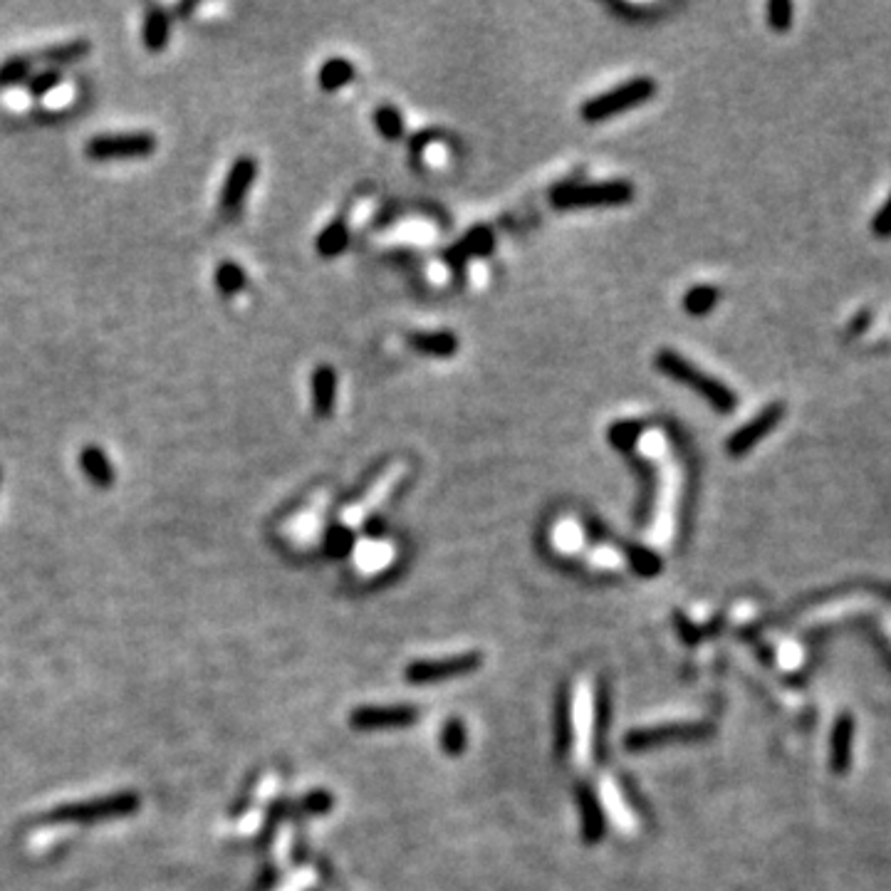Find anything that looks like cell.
I'll return each mask as SVG.
<instances>
[{"instance_id":"6da1fadb","label":"cell","mask_w":891,"mask_h":891,"mask_svg":"<svg viewBox=\"0 0 891 891\" xmlns=\"http://www.w3.org/2000/svg\"><path fill=\"white\" fill-rule=\"evenodd\" d=\"M654 364L661 374H666V377L674 379V382L684 384V387L701 394L703 399H706L713 409L721 411V414H728V411L736 409L738 404L736 394H733L723 382H718V379L708 377L706 372L693 367L684 354L674 352V349H661V352L654 357Z\"/></svg>"},{"instance_id":"7a4b0ae2","label":"cell","mask_w":891,"mask_h":891,"mask_svg":"<svg viewBox=\"0 0 891 891\" xmlns=\"http://www.w3.org/2000/svg\"><path fill=\"white\" fill-rule=\"evenodd\" d=\"M142 807V795L134 790L114 792V795L92 797L82 802H67V805L52 807L45 815V822H75V825H92V822L119 820V817H132Z\"/></svg>"},{"instance_id":"3957f363","label":"cell","mask_w":891,"mask_h":891,"mask_svg":"<svg viewBox=\"0 0 891 891\" xmlns=\"http://www.w3.org/2000/svg\"><path fill=\"white\" fill-rule=\"evenodd\" d=\"M634 198L629 181H602V184H560L552 189L550 201L560 211L570 208H604L624 206Z\"/></svg>"},{"instance_id":"277c9868","label":"cell","mask_w":891,"mask_h":891,"mask_svg":"<svg viewBox=\"0 0 891 891\" xmlns=\"http://www.w3.org/2000/svg\"><path fill=\"white\" fill-rule=\"evenodd\" d=\"M656 95V82L651 77H634L627 80L624 85L614 87V90L602 92V95L587 99L580 107L582 119L587 124L604 122V119L614 117V114L629 112L634 107H642L644 102H649Z\"/></svg>"},{"instance_id":"5b68a950","label":"cell","mask_w":891,"mask_h":891,"mask_svg":"<svg viewBox=\"0 0 891 891\" xmlns=\"http://www.w3.org/2000/svg\"><path fill=\"white\" fill-rule=\"evenodd\" d=\"M159 142L149 132H127V134H104L87 142L85 154L90 159H134V156L154 154Z\"/></svg>"},{"instance_id":"8992f818","label":"cell","mask_w":891,"mask_h":891,"mask_svg":"<svg viewBox=\"0 0 891 891\" xmlns=\"http://www.w3.org/2000/svg\"><path fill=\"white\" fill-rule=\"evenodd\" d=\"M255 176H258V164H255L253 156H238V159L233 161V166L228 169L226 181H223V189H221V213L223 216L233 218L241 213L243 201H246Z\"/></svg>"},{"instance_id":"52a82bcc","label":"cell","mask_w":891,"mask_h":891,"mask_svg":"<svg viewBox=\"0 0 891 891\" xmlns=\"http://www.w3.org/2000/svg\"><path fill=\"white\" fill-rule=\"evenodd\" d=\"M783 416H785V406L783 404L765 406V409L760 411V414L755 416V419H750L748 424L741 426V429H738L736 434H733L731 439H728L726 451L731 453L733 458L745 456V453H748L750 448L758 446L760 441H763L765 436H768L770 431H773L775 426H778L780 421H783Z\"/></svg>"},{"instance_id":"ba28073f","label":"cell","mask_w":891,"mask_h":891,"mask_svg":"<svg viewBox=\"0 0 891 891\" xmlns=\"http://www.w3.org/2000/svg\"><path fill=\"white\" fill-rule=\"evenodd\" d=\"M575 718V760L585 765L590 760V743H592V696L587 684H580L575 698V708H572Z\"/></svg>"},{"instance_id":"9c48e42d","label":"cell","mask_w":891,"mask_h":891,"mask_svg":"<svg viewBox=\"0 0 891 891\" xmlns=\"http://www.w3.org/2000/svg\"><path fill=\"white\" fill-rule=\"evenodd\" d=\"M312 387V409L320 419H327L335 411V399H337V374L335 369L322 364L312 372L310 379Z\"/></svg>"},{"instance_id":"30bf717a","label":"cell","mask_w":891,"mask_h":891,"mask_svg":"<svg viewBox=\"0 0 891 891\" xmlns=\"http://www.w3.org/2000/svg\"><path fill=\"white\" fill-rule=\"evenodd\" d=\"M852 743H854V718L842 713L832 728V758L830 765L837 775L847 773L852 763Z\"/></svg>"},{"instance_id":"8fae6325","label":"cell","mask_w":891,"mask_h":891,"mask_svg":"<svg viewBox=\"0 0 891 891\" xmlns=\"http://www.w3.org/2000/svg\"><path fill=\"white\" fill-rule=\"evenodd\" d=\"M406 345L429 357H453L458 352V337L453 332H411Z\"/></svg>"},{"instance_id":"7c38bea8","label":"cell","mask_w":891,"mask_h":891,"mask_svg":"<svg viewBox=\"0 0 891 891\" xmlns=\"http://www.w3.org/2000/svg\"><path fill=\"white\" fill-rule=\"evenodd\" d=\"M493 246H495V238L488 228H483V226L473 228V231H468L466 236L456 243V246L448 250L446 260L448 263L461 265L463 260H468V258H481V255H488L493 250Z\"/></svg>"},{"instance_id":"4fadbf2b","label":"cell","mask_w":891,"mask_h":891,"mask_svg":"<svg viewBox=\"0 0 891 891\" xmlns=\"http://www.w3.org/2000/svg\"><path fill=\"white\" fill-rule=\"evenodd\" d=\"M80 466L85 471V476L90 478V483H95L97 488H109L114 483V468L109 463L107 453L99 446H85L80 451Z\"/></svg>"},{"instance_id":"5bb4252c","label":"cell","mask_w":891,"mask_h":891,"mask_svg":"<svg viewBox=\"0 0 891 891\" xmlns=\"http://www.w3.org/2000/svg\"><path fill=\"white\" fill-rule=\"evenodd\" d=\"M171 35V20L166 15V10L161 8H149L147 18H144V45L149 52H161L169 43Z\"/></svg>"},{"instance_id":"9a60e30c","label":"cell","mask_w":891,"mask_h":891,"mask_svg":"<svg viewBox=\"0 0 891 891\" xmlns=\"http://www.w3.org/2000/svg\"><path fill=\"white\" fill-rule=\"evenodd\" d=\"M354 77V65L345 57H330L325 65L320 67V75H317V82L325 92H337L342 87L349 85Z\"/></svg>"},{"instance_id":"2e32d148","label":"cell","mask_w":891,"mask_h":891,"mask_svg":"<svg viewBox=\"0 0 891 891\" xmlns=\"http://www.w3.org/2000/svg\"><path fill=\"white\" fill-rule=\"evenodd\" d=\"M602 802H604V810H607V815L612 817L614 825L622 827V830H627V832H632V827H634L632 812H629L627 805H624L617 785H612L609 780L607 783H602Z\"/></svg>"},{"instance_id":"e0dca14e","label":"cell","mask_w":891,"mask_h":891,"mask_svg":"<svg viewBox=\"0 0 891 891\" xmlns=\"http://www.w3.org/2000/svg\"><path fill=\"white\" fill-rule=\"evenodd\" d=\"M315 246H317V253H320L322 258H335V255L345 253L349 246V231H347L345 223L342 221L330 223V226H327L325 231L317 236Z\"/></svg>"},{"instance_id":"ac0fdd59","label":"cell","mask_w":891,"mask_h":891,"mask_svg":"<svg viewBox=\"0 0 891 891\" xmlns=\"http://www.w3.org/2000/svg\"><path fill=\"white\" fill-rule=\"evenodd\" d=\"M642 431H644L642 421H632V419L617 421V424L609 426L607 439L614 448H619L622 453H629L639 444V439H642Z\"/></svg>"},{"instance_id":"d6986e66","label":"cell","mask_w":891,"mask_h":891,"mask_svg":"<svg viewBox=\"0 0 891 891\" xmlns=\"http://www.w3.org/2000/svg\"><path fill=\"white\" fill-rule=\"evenodd\" d=\"M92 50L90 40H72V43L65 45H55V48H48L40 57V62H50V65H72V62L82 60L87 52Z\"/></svg>"},{"instance_id":"ffe728a7","label":"cell","mask_w":891,"mask_h":891,"mask_svg":"<svg viewBox=\"0 0 891 891\" xmlns=\"http://www.w3.org/2000/svg\"><path fill=\"white\" fill-rule=\"evenodd\" d=\"M213 280H216V288L221 290L223 295H236V293H241V290H246V285H248L246 270H243L238 263H231V260H226V263L218 265L216 278Z\"/></svg>"},{"instance_id":"44dd1931","label":"cell","mask_w":891,"mask_h":891,"mask_svg":"<svg viewBox=\"0 0 891 891\" xmlns=\"http://www.w3.org/2000/svg\"><path fill=\"white\" fill-rule=\"evenodd\" d=\"M718 297H721V293L716 288H711V285H696V288H691L684 295V310L691 317H703L718 305Z\"/></svg>"},{"instance_id":"7402d4cb","label":"cell","mask_w":891,"mask_h":891,"mask_svg":"<svg viewBox=\"0 0 891 891\" xmlns=\"http://www.w3.org/2000/svg\"><path fill=\"white\" fill-rule=\"evenodd\" d=\"M33 70V60L30 57H10L8 62L0 65V87H13L20 85L30 77Z\"/></svg>"},{"instance_id":"603a6c76","label":"cell","mask_w":891,"mask_h":891,"mask_svg":"<svg viewBox=\"0 0 891 891\" xmlns=\"http://www.w3.org/2000/svg\"><path fill=\"white\" fill-rule=\"evenodd\" d=\"M374 127L379 129L384 139H399L404 134V119L394 107H382L374 112Z\"/></svg>"},{"instance_id":"cb8c5ba5","label":"cell","mask_w":891,"mask_h":891,"mask_svg":"<svg viewBox=\"0 0 891 891\" xmlns=\"http://www.w3.org/2000/svg\"><path fill=\"white\" fill-rule=\"evenodd\" d=\"M62 82V72L60 70H45L40 75H33L28 80V90L33 97H45L50 90H55L57 85Z\"/></svg>"},{"instance_id":"d4e9b609","label":"cell","mask_w":891,"mask_h":891,"mask_svg":"<svg viewBox=\"0 0 891 891\" xmlns=\"http://www.w3.org/2000/svg\"><path fill=\"white\" fill-rule=\"evenodd\" d=\"M768 23L773 30H788L792 25V5L785 3V0H778V3H770L768 5Z\"/></svg>"},{"instance_id":"484cf974","label":"cell","mask_w":891,"mask_h":891,"mask_svg":"<svg viewBox=\"0 0 891 891\" xmlns=\"http://www.w3.org/2000/svg\"><path fill=\"white\" fill-rule=\"evenodd\" d=\"M872 228L877 236H882V238L891 236V196H889V201L882 206V211L877 213V218H874Z\"/></svg>"},{"instance_id":"4316f807","label":"cell","mask_w":891,"mask_h":891,"mask_svg":"<svg viewBox=\"0 0 891 891\" xmlns=\"http://www.w3.org/2000/svg\"><path fill=\"white\" fill-rule=\"evenodd\" d=\"M0 481H3V471H0Z\"/></svg>"}]
</instances>
